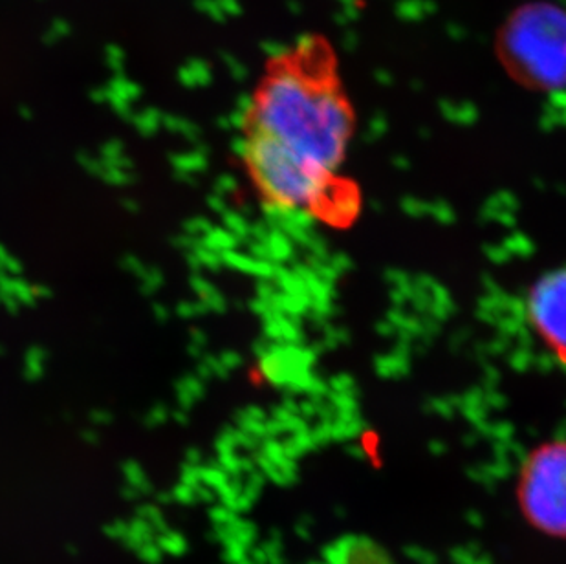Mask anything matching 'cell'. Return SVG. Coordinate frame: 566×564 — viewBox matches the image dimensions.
<instances>
[{
  "instance_id": "obj_3",
  "label": "cell",
  "mask_w": 566,
  "mask_h": 564,
  "mask_svg": "<svg viewBox=\"0 0 566 564\" xmlns=\"http://www.w3.org/2000/svg\"><path fill=\"white\" fill-rule=\"evenodd\" d=\"M517 488L524 515L543 532L566 537V437L543 442L530 452Z\"/></svg>"
},
{
  "instance_id": "obj_2",
  "label": "cell",
  "mask_w": 566,
  "mask_h": 564,
  "mask_svg": "<svg viewBox=\"0 0 566 564\" xmlns=\"http://www.w3.org/2000/svg\"><path fill=\"white\" fill-rule=\"evenodd\" d=\"M512 63L528 85L539 91H566V11L539 8V15L512 32Z\"/></svg>"
},
{
  "instance_id": "obj_4",
  "label": "cell",
  "mask_w": 566,
  "mask_h": 564,
  "mask_svg": "<svg viewBox=\"0 0 566 564\" xmlns=\"http://www.w3.org/2000/svg\"><path fill=\"white\" fill-rule=\"evenodd\" d=\"M524 321L537 343L566 365V267L532 282L524 297Z\"/></svg>"
},
{
  "instance_id": "obj_1",
  "label": "cell",
  "mask_w": 566,
  "mask_h": 564,
  "mask_svg": "<svg viewBox=\"0 0 566 564\" xmlns=\"http://www.w3.org/2000/svg\"><path fill=\"white\" fill-rule=\"evenodd\" d=\"M358 116L342 61L323 33H303L266 59L239 122V156L262 208L332 229L364 209L347 173Z\"/></svg>"
}]
</instances>
